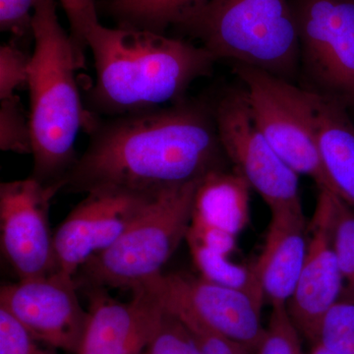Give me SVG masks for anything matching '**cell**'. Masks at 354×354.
I'll list each match as a JSON object with an SVG mask.
<instances>
[{
	"mask_svg": "<svg viewBox=\"0 0 354 354\" xmlns=\"http://www.w3.org/2000/svg\"><path fill=\"white\" fill-rule=\"evenodd\" d=\"M31 55H27L14 44L0 48V101L10 99L15 91L28 85Z\"/></svg>",
	"mask_w": 354,
	"mask_h": 354,
	"instance_id": "25",
	"label": "cell"
},
{
	"mask_svg": "<svg viewBox=\"0 0 354 354\" xmlns=\"http://www.w3.org/2000/svg\"><path fill=\"white\" fill-rule=\"evenodd\" d=\"M85 291L90 322L79 354H141L147 348L165 311L152 281L132 290L130 301L120 302L106 288Z\"/></svg>",
	"mask_w": 354,
	"mask_h": 354,
	"instance_id": "14",
	"label": "cell"
},
{
	"mask_svg": "<svg viewBox=\"0 0 354 354\" xmlns=\"http://www.w3.org/2000/svg\"><path fill=\"white\" fill-rule=\"evenodd\" d=\"M335 194L319 189L313 218L308 223V247L292 297L286 304L291 320L304 339L317 342L324 317L339 301L344 279L334 241L333 212Z\"/></svg>",
	"mask_w": 354,
	"mask_h": 354,
	"instance_id": "13",
	"label": "cell"
},
{
	"mask_svg": "<svg viewBox=\"0 0 354 354\" xmlns=\"http://www.w3.org/2000/svg\"><path fill=\"white\" fill-rule=\"evenodd\" d=\"M308 247L302 204L272 209L264 247L254 263L265 302L286 305L292 297Z\"/></svg>",
	"mask_w": 354,
	"mask_h": 354,
	"instance_id": "15",
	"label": "cell"
},
{
	"mask_svg": "<svg viewBox=\"0 0 354 354\" xmlns=\"http://www.w3.org/2000/svg\"><path fill=\"white\" fill-rule=\"evenodd\" d=\"M73 276L57 271L19 279L0 288V308L8 312L37 341L79 354L90 312L79 301Z\"/></svg>",
	"mask_w": 354,
	"mask_h": 354,
	"instance_id": "10",
	"label": "cell"
},
{
	"mask_svg": "<svg viewBox=\"0 0 354 354\" xmlns=\"http://www.w3.org/2000/svg\"><path fill=\"white\" fill-rule=\"evenodd\" d=\"M62 186L46 185L30 176L0 184V246L19 279L58 271L50 202Z\"/></svg>",
	"mask_w": 354,
	"mask_h": 354,
	"instance_id": "9",
	"label": "cell"
},
{
	"mask_svg": "<svg viewBox=\"0 0 354 354\" xmlns=\"http://www.w3.org/2000/svg\"><path fill=\"white\" fill-rule=\"evenodd\" d=\"M141 354H147L146 353H141Z\"/></svg>",
	"mask_w": 354,
	"mask_h": 354,
	"instance_id": "31",
	"label": "cell"
},
{
	"mask_svg": "<svg viewBox=\"0 0 354 354\" xmlns=\"http://www.w3.org/2000/svg\"><path fill=\"white\" fill-rule=\"evenodd\" d=\"M29 334L16 319L0 308V354H57Z\"/></svg>",
	"mask_w": 354,
	"mask_h": 354,
	"instance_id": "26",
	"label": "cell"
},
{
	"mask_svg": "<svg viewBox=\"0 0 354 354\" xmlns=\"http://www.w3.org/2000/svg\"><path fill=\"white\" fill-rule=\"evenodd\" d=\"M151 281L172 313L193 319L256 353L265 332L263 300L189 272L160 274Z\"/></svg>",
	"mask_w": 354,
	"mask_h": 354,
	"instance_id": "11",
	"label": "cell"
},
{
	"mask_svg": "<svg viewBox=\"0 0 354 354\" xmlns=\"http://www.w3.org/2000/svg\"><path fill=\"white\" fill-rule=\"evenodd\" d=\"M249 111L263 136L298 176L329 191L317 143L315 93L265 70L234 64Z\"/></svg>",
	"mask_w": 354,
	"mask_h": 354,
	"instance_id": "6",
	"label": "cell"
},
{
	"mask_svg": "<svg viewBox=\"0 0 354 354\" xmlns=\"http://www.w3.org/2000/svg\"><path fill=\"white\" fill-rule=\"evenodd\" d=\"M158 191L88 193L55 230L58 271L74 277L91 257L120 239Z\"/></svg>",
	"mask_w": 354,
	"mask_h": 354,
	"instance_id": "12",
	"label": "cell"
},
{
	"mask_svg": "<svg viewBox=\"0 0 354 354\" xmlns=\"http://www.w3.org/2000/svg\"><path fill=\"white\" fill-rule=\"evenodd\" d=\"M315 344L339 354H354V301L339 298L326 314Z\"/></svg>",
	"mask_w": 354,
	"mask_h": 354,
	"instance_id": "21",
	"label": "cell"
},
{
	"mask_svg": "<svg viewBox=\"0 0 354 354\" xmlns=\"http://www.w3.org/2000/svg\"><path fill=\"white\" fill-rule=\"evenodd\" d=\"M64 192L152 193L227 169L211 104L172 106L97 121Z\"/></svg>",
	"mask_w": 354,
	"mask_h": 354,
	"instance_id": "1",
	"label": "cell"
},
{
	"mask_svg": "<svg viewBox=\"0 0 354 354\" xmlns=\"http://www.w3.org/2000/svg\"><path fill=\"white\" fill-rule=\"evenodd\" d=\"M208 0H109L108 10L120 26L164 34Z\"/></svg>",
	"mask_w": 354,
	"mask_h": 354,
	"instance_id": "18",
	"label": "cell"
},
{
	"mask_svg": "<svg viewBox=\"0 0 354 354\" xmlns=\"http://www.w3.org/2000/svg\"><path fill=\"white\" fill-rule=\"evenodd\" d=\"M307 354H339L335 353L334 351H330L329 348H325V346H322L320 344H312L311 349H310L309 353Z\"/></svg>",
	"mask_w": 354,
	"mask_h": 354,
	"instance_id": "30",
	"label": "cell"
},
{
	"mask_svg": "<svg viewBox=\"0 0 354 354\" xmlns=\"http://www.w3.org/2000/svg\"><path fill=\"white\" fill-rule=\"evenodd\" d=\"M221 146L232 169L272 209L301 204L299 176L272 148L253 120L242 88L211 104Z\"/></svg>",
	"mask_w": 354,
	"mask_h": 354,
	"instance_id": "8",
	"label": "cell"
},
{
	"mask_svg": "<svg viewBox=\"0 0 354 354\" xmlns=\"http://www.w3.org/2000/svg\"><path fill=\"white\" fill-rule=\"evenodd\" d=\"M87 46L97 74L88 102L95 113L111 116L183 102L191 84L209 75L218 62L204 46L128 26L99 23Z\"/></svg>",
	"mask_w": 354,
	"mask_h": 354,
	"instance_id": "2",
	"label": "cell"
},
{
	"mask_svg": "<svg viewBox=\"0 0 354 354\" xmlns=\"http://www.w3.org/2000/svg\"><path fill=\"white\" fill-rule=\"evenodd\" d=\"M35 39L28 87L31 97L34 169L32 177L59 185L78 158L75 142L80 128L91 129L95 118L83 108L75 72L84 66L70 34L57 14L55 0H38L32 21Z\"/></svg>",
	"mask_w": 354,
	"mask_h": 354,
	"instance_id": "3",
	"label": "cell"
},
{
	"mask_svg": "<svg viewBox=\"0 0 354 354\" xmlns=\"http://www.w3.org/2000/svg\"><path fill=\"white\" fill-rule=\"evenodd\" d=\"M38 0H0V29L16 37L32 32V21Z\"/></svg>",
	"mask_w": 354,
	"mask_h": 354,
	"instance_id": "29",
	"label": "cell"
},
{
	"mask_svg": "<svg viewBox=\"0 0 354 354\" xmlns=\"http://www.w3.org/2000/svg\"><path fill=\"white\" fill-rule=\"evenodd\" d=\"M333 241L344 279L341 298L354 301V208L334 198Z\"/></svg>",
	"mask_w": 354,
	"mask_h": 354,
	"instance_id": "20",
	"label": "cell"
},
{
	"mask_svg": "<svg viewBox=\"0 0 354 354\" xmlns=\"http://www.w3.org/2000/svg\"><path fill=\"white\" fill-rule=\"evenodd\" d=\"M177 317L190 330L196 342L200 354H255L243 344L208 329L193 319Z\"/></svg>",
	"mask_w": 354,
	"mask_h": 354,
	"instance_id": "28",
	"label": "cell"
},
{
	"mask_svg": "<svg viewBox=\"0 0 354 354\" xmlns=\"http://www.w3.org/2000/svg\"><path fill=\"white\" fill-rule=\"evenodd\" d=\"M177 27L218 60L249 65L295 83L300 44L288 0H208Z\"/></svg>",
	"mask_w": 354,
	"mask_h": 354,
	"instance_id": "4",
	"label": "cell"
},
{
	"mask_svg": "<svg viewBox=\"0 0 354 354\" xmlns=\"http://www.w3.org/2000/svg\"><path fill=\"white\" fill-rule=\"evenodd\" d=\"M188 247L193 264L202 278L218 285L244 291L265 302L253 266L247 267L237 264L230 259V255L198 244H188Z\"/></svg>",
	"mask_w": 354,
	"mask_h": 354,
	"instance_id": "19",
	"label": "cell"
},
{
	"mask_svg": "<svg viewBox=\"0 0 354 354\" xmlns=\"http://www.w3.org/2000/svg\"><path fill=\"white\" fill-rule=\"evenodd\" d=\"M301 337L286 305L272 306L269 323L255 354H304Z\"/></svg>",
	"mask_w": 354,
	"mask_h": 354,
	"instance_id": "23",
	"label": "cell"
},
{
	"mask_svg": "<svg viewBox=\"0 0 354 354\" xmlns=\"http://www.w3.org/2000/svg\"><path fill=\"white\" fill-rule=\"evenodd\" d=\"M70 25V37L79 55L84 58L87 36L99 24L95 0H59Z\"/></svg>",
	"mask_w": 354,
	"mask_h": 354,
	"instance_id": "27",
	"label": "cell"
},
{
	"mask_svg": "<svg viewBox=\"0 0 354 354\" xmlns=\"http://www.w3.org/2000/svg\"><path fill=\"white\" fill-rule=\"evenodd\" d=\"M147 354H200L196 342L183 321L165 307Z\"/></svg>",
	"mask_w": 354,
	"mask_h": 354,
	"instance_id": "24",
	"label": "cell"
},
{
	"mask_svg": "<svg viewBox=\"0 0 354 354\" xmlns=\"http://www.w3.org/2000/svg\"><path fill=\"white\" fill-rule=\"evenodd\" d=\"M250 189L234 169L212 172L198 185L192 220L239 236L250 218Z\"/></svg>",
	"mask_w": 354,
	"mask_h": 354,
	"instance_id": "17",
	"label": "cell"
},
{
	"mask_svg": "<svg viewBox=\"0 0 354 354\" xmlns=\"http://www.w3.org/2000/svg\"><path fill=\"white\" fill-rule=\"evenodd\" d=\"M315 101L317 143L329 191L354 208V124L348 109L317 93Z\"/></svg>",
	"mask_w": 354,
	"mask_h": 354,
	"instance_id": "16",
	"label": "cell"
},
{
	"mask_svg": "<svg viewBox=\"0 0 354 354\" xmlns=\"http://www.w3.org/2000/svg\"><path fill=\"white\" fill-rule=\"evenodd\" d=\"M200 180L158 191L120 239L91 257L74 274L78 290H134L162 274L185 241Z\"/></svg>",
	"mask_w": 354,
	"mask_h": 354,
	"instance_id": "5",
	"label": "cell"
},
{
	"mask_svg": "<svg viewBox=\"0 0 354 354\" xmlns=\"http://www.w3.org/2000/svg\"><path fill=\"white\" fill-rule=\"evenodd\" d=\"M0 149L4 152L31 153L32 139L30 116L26 115L17 95L1 101Z\"/></svg>",
	"mask_w": 354,
	"mask_h": 354,
	"instance_id": "22",
	"label": "cell"
},
{
	"mask_svg": "<svg viewBox=\"0 0 354 354\" xmlns=\"http://www.w3.org/2000/svg\"><path fill=\"white\" fill-rule=\"evenodd\" d=\"M293 8L306 88L354 108V0H299Z\"/></svg>",
	"mask_w": 354,
	"mask_h": 354,
	"instance_id": "7",
	"label": "cell"
}]
</instances>
